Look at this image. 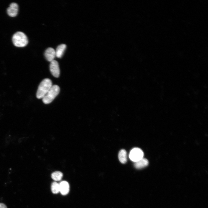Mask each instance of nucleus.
<instances>
[{
    "label": "nucleus",
    "mask_w": 208,
    "mask_h": 208,
    "mask_svg": "<svg viewBox=\"0 0 208 208\" xmlns=\"http://www.w3.org/2000/svg\"><path fill=\"white\" fill-rule=\"evenodd\" d=\"M60 88L59 86L56 85H52L51 88L42 98L43 102L45 104L51 103L58 94Z\"/></svg>",
    "instance_id": "nucleus-3"
},
{
    "label": "nucleus",
    "mask_w": 208,
    "mask_h": 208,
    "mask_svg": "<svg viewBox=\"0 0 208 208\" xmlns=\"http://www.w3.org/2000/svg\"><path fill=\"white\" fill-rule=\"evenodd\" d=\"M49 68L52 75L55 77H58L60 75V70L58 62L55 60L51 62Z\"/></svg>",
    "instance_id": "nucleus-5"
},
{
    "label": "nucleus",
    "mask_w": 208,
    "mask_h": 208,
    "mask_svg": "<svg viewBox=\"0 0 208 208\" xmlns=\"http://www.w3.org/2000/svg\"><path fill=\"white\" fill-rule=\"evenodd\" d=\"M144 155L143 152L141 149L134 148L130 151L129 157L131 160L135 162L143 158Z\"/></svg>",
    "instance_id": "nucleus-4"
},
{
    "label": "nucleus",
    "mask_w": 208,
    "mask_h": 208,
    "mask_svg": "<svg viewBox=\"0 0 208 208\" xmlns=\"http://www.w3.org/2000/svg\"><path fill=\"white\" fill-rule=\"evenodd\" d=\"M44 56L46 60L51 62L56 57L55 50L52 48H47L45 51Z\"/></svg>",
    "instance_id": "nucleus-7"
},
{
    "label": "nucleus",
    "mask_w": 208,
    "mask_h": 208,
    "mask_svg": "<svg viewBox=\"0 0 208 208\" xmlns=\"http://www.w3.org/2000/svg\"><path fill=\"white\" fill-rule=\"evenodd\" d=\"M12 40L14 44L18 47H23L28 44V40L27 36L23 33L18 31L13 36Z\"/></svg>",
    "instance_id": "nucleus-2"
},
{
    "label": "nucleus",
    "mask_w": 208,
    "mask_h": 208,
    "mask_svg": "<svg viewBox=\"0 0 208 208\" xmlns=\"http://www.w3.org/2000/svg\"><path fill=\"white\" fill-rule=\"evenodd\" d=\"M0 208H7V207L4 204L0 203Z\"/></svg>",
    "instance_id": "nucleus-14"
},
{
    "label": "nucleus",
    "mask_w": 208,
    "mask_h": 208,
    "mask_svg": "<svg viewBox=\"0 0 208 208\" xmlns=\"http://www.w3.org/2000/svg\"><path fill=\"white\" fill-rule=\"evenodd\" d=\"M63 177V174L59 171H56L53 172L51 175L52 178L54 181H57L61 180Z\"/></svg>",
    "instance_id": "nucleus-12"
},
{
    "label": "nucleus",
    "mask_w": 208,
    "mask_h": 208,
    "mask_svg": "<svg viewBox=\"0 0 208 208\" xmlns=\"http://www.w3.org/2000/svg\"><path fill=\"white\" fill-rule=\"evenodd\" d=\"M51 190L53 193L56 194L60 192L59 184L56 182H54L51 184Z\"/></svg>",
    "instance_id": "nucleus-13"
},
{
    "label": "nucleus",
    "mask_w": 208,
    "mask_h": 208,
    "mask_svg": "<svg viewBox=\"0 0 208 208\" xmlns=\"http://www.w3.org/2000/svg\"><path fill=\"white\" fill-rule=\"evenodd\" d=\"M118 157L120 161L122 164H125L127 161V153L125 150H121L119 152Z\"/></svg>",
    "instance_id": "nucleus-11"
},
{
    "label": "nucleus",
    "mask_w": 208,
    "mask_h": 208,
    "mask_svg": "<svg viewBox=\"0 0 208 208\" xmlns=\"http://www.w3.org/2000/svg\"><path fill=\"white\" fill-rule=\"evenodd\" d=\"M18 12V6L15 3H11L7 10L8 14L11 17H14L17 15Z\"/></svg>",
    "instance_id": "nucleus-6"
},
{
    "label": "nucleus",
    "mask_w": 208,
    "mask_h": 208,
    "mask_svg": "<svg viewBox=\"0 0 208 208\" xmlns=\"http://www.w3.org/2000/svg\"><path fill=\"white\" fill-rule=\"evenodd\" d=\"M134 166L137 169H141L147 166L149 163L148 160L145 158H142L138 161L134 162Z\"/></svg>",
    "instance_id": "nucleus-9"
},
{
    "label": "nucleus",
    "mask_w": 208,
    "mask_h": 208,
    "mask_svg": "<svg viewBox=\"0 0 208 208\" xmlns=\"http://www.w3.org/2000/svg\"><path fill=\"white\" fill-rule=\"evenodd\" d=\"M66 45L64 44H61L58 45L55 51L56 57L61 58L64 53L66 49Z\"/></svg>",
    "instance_id": "nucleus-10"
},
{
    "label": "nucleus",
    "mask_w": 208,
    "mask_h": 208,
    "mask_svg": "<svg viewBox=\"0 0 208 208\" xmlns=\"http://www.w3.org/2000/svg\"><path fill=\"white\" fill-rule=\"evenodd\" d=\"M60 192L63 195L67 194L69 191V185L67 182L63 181L59 183Z\"/></svg>",
    "instance_id": "nucleus-8"
},
{
    "label": "nucleus",
    "mask_w": 208,
    "mask_h": 208,
    "mask_svg": "<svg viewBox=\"0 0 208 208\" xmlns=\"http://www.w3.org/2000/svg\"><path fill=\"white\" fill-rule=\"evenodd\" d=\"M52 86L51 81L49 79H43L40 83L36 92V97L42 98Z\"/></svg>",
    "instance_id": "nucleus-1"
}]
</instances>
